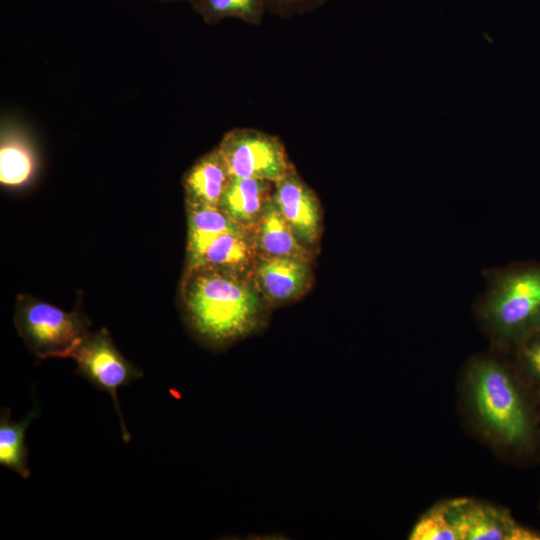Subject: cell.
<instances>
[{"instance_id":"obj_1","label":"cell","mask_w":540,"mask_h":540,"mask_svg":"<svg viewBox=\"0 0 540 540\" xmlns=\"http://www.w3.org/2000/svg\"><path fill=\"white\" fill-rule=\"evenodd\" d=\"M263 300L244 275L197 268L186 270L182 283L185 320L212 347L231 344L262 327Z\"/></svg>"},{"instance_id":"obj_2","label":"cell","mask_w":540,"mask_h":540,"mask_svg":"<svg viewBox=\"0 0 540 540\" xmlns=\"http://www.w3.org/2000/svg\"><path fill=\"white\" fill-rule=\"evenodd\" d=\"M464 391L481 432L494 444L513 447L531 434L527 406L508 367L493 355H480L467 365Z\"/></svg>"},{"instance_id":"obj_3","label":"cell","mask_w":540,"mask_h":540,"mask_svg":"<svg viewBox=\"0 0 540 540\" xmlns=\"http://www.w3.org/2000/svg\"><path fill=\"white\" fill-rule=\"evenodd\" d=\"M474 311L496 347L526 340L540 330V266L488 268Z\"/></svg>"},{"instance_id":"obj_4","label":"cell","mask_w":540,"mask_h":540,"mask_svg":"<svg viewBox=\"0 0 540 540\" xmlns=\"http://www.w3.org/2000/svg\"><path fill=\"white\" fill-rule=\"evenodd\" d=\"M14 323L29 351L44 360L70 358L88 336L90 321L78 311L66 312L37 298L19 295Z\"/></svg>"},{"instance_id":"obj_5","label":"cell","mask_w":540,"mask_h":540,"mask_svg":"<svg viewBox=\"0 0 540 540\" xmlns=\"http://www.w3.org/2000/svg\"><path fill=\"white\" fill-rule=\"evenodd\" d=\"M217 149L232 177L276 183L293 168L278 137L251 128L228 131Z\"/></svg>"},{"instance_id":"obj_6","label":"cell","mask_w":540,"mask_h":540,"mask_svg":"<svg viewBox=\"0 0 540 540\" xmlns=\"http://www.w3.org/2000/svg\"><path fill=\"white\" fill-rule=\"evenodd\" d=\"M70 358L76 362L78 374L98 389L110 394L118 415L122 438L125 442H129L131 435L120 410L117 391L120 387L142 377L141 370L120 353L105 328L89 333Z\"/></svg>"},{"instance_id":"obj_7","label":"cell","mask_w":540,"mask_h":540,"mask_svg":"<svg viewBox=\"0 0 540 540\" xmlns=\"http://www.w3.org/2000/svg\"><path fill=\"white\" fill-rule=\"evenodd\" d=\"M459 540H540L502 508L468 498L448 500Z\"/></svg>"},{"instance_id":"obj_8","label":"cell","mask_w":540,"mask_h":540,"mask_svg":"<svg viewBox=\"0 0 540 540\" xmlns=\"http://www.w3.org/2000/svg\"><path fill=\"white\" fill-rule=\"evenodd\" d=\"M273 198L296 239L308 249L321 234V207L313 190L298 176L294 167L274 183Z\"/></svg>"},{"instance_id":"obj_9","label":"cell","mask_w":540,"mask_h":540,"mask_svg":"<svg viewBox=\"0 0 540 540\" xmlns=\"http://www.w3.org/2000/svg\"><path fill=\"white\" fill-rule=\"evenodd\" d=\"M254 284L264 300L286 303L302 296L310 287V261L287 256L258 255L254 265Z\"/></svg>"},{"instance_id":"obj_10","label":"cell","mask_w":540,"mask_h":540,"mask_svg":"<svg viewBox=\"0 0 540 540\" xmlns=\"http://www.w3.org/2000/svg\"><path fill=\"white\" fill-rule=\"evenodd\" d=\"M257 258L253 233L227 232L211 240L187 269L207 268L247 276Z\"/></svg>"},{"instance_id":"obj_11","label":"cell","mask_w":540,"mask_h":540,"mask_svg":"<svg viewBox=\"0 0 540 540\" xmlns=\"http://www.w3.org/2000/svg\"><path fill=\"white\" fill-rule=\"evenodd\" d=\"M34 146L20 125L2 121L0 133V182L9 188H19L31 182L37 171Z\"/></svg>"},{"instance_id":"obj_12","label":"cell","mask_w":540,"mask_h":540,"mask_svg":"<svg viewBox=\"0 0 540 540\" xmlns=\"http://www.w3.org/2000/svg\"><path fill=\"white\" fill-rule=\"evenodd\" d=\"M231 176L215 147L186 171L182 184L186 206L218 207Z\"/></svg>"},{"instance_id":"obj_13","label":"cell","mask_w":540,"mask_h":540,"mask_svg":"<svg viewBox=\"0 0 540 540\" xmlns=\"http://www.w3.org/2000/svg\"><path fill=\"white\" fill-rule=\"evenodd\" d=\"M253 237L258 255L287 256L311 261L310 249L296 239L273 195L263 206Z\"/></svg>"},{"instance_id":"obj_14","label":"cell","mask_w":540,"mask_h":540,"mask_svg":"<svg viewBox=\"0 0 540 540\" xmlns=\"http://www.w3.org/2000/svg\"><path fill=\"white\" fill-rule=\"evenodd\" d=\"M272 193V182L232 177L218 207L237 225L253 233L263 206Z\"/></svg>"},{"instance_id":"obj_15","label":"cell","mask_w":540,"mask_h":540,"mask_svg":"<svg viewBox=\"0 0 540 540\" xmlns=\"http://www.w3.org/2000/svg\"><path fill=\"white\" fill-rule=\"evenodd\" d=\"M186 208L188 218L187 263L196 259L208 243L218 235L245 230L219 207L186 206Z\"/></svg>"},{"instance_id":"obj_16","label":"cell","mask_w":540,"mask_h":540,"mask_svg":"<svg viewBox=\"0 0 540 540\" xmlns=\"http://www.w3.org/2000/svg\"><path fill=\"white\" fill-rule=\"evenodd\" d=\"M10 415L9 408L1 409L0 464L28 479L31 470L28 464L29 450L25 444V433L32 420L38 416V410L33 409L21 421L12 420Z\"/></svg>"},{"instance_id":"obj_17","label":"cell","mask_w":540,"mask_h":540,"mask_svg":"<svg viewBox=\"0 0 540 540\" xmlns=\"http://www.w3.org/2000/svg\"><path fill=\"white\" fill-rule=\"evenodd\" d=\"M192 7L208 24L237 18L256 25L262 22L267 10L266 0H198Z\"/></svg>"},{"instance_id":"obj_18","label":"cell","mask_w":540,"mask_h":540,"mask_svg":"<svg viewBox=\"0 0 540 540\" xmlns=\"http://www.w3.org/2000/svg\"><path fill=\"white\" fill-rule=\"evenodd\" d=\"M411 540H459L452 522L448 501L434 505L415 523L410 534Z\"/></svg>"},{"instance_id":"obj_19","label":"cell","mask_w":540,"mask_h":540,"mask_svg":"<svg viewBox=\"0 0 540 540\" xmlns=\"http://www.w3.org/2000/svg\"><path fill=\"white\" fill-rule=\"evenodd\" d=\"M327 0H266L267 9L271 12L288 17L312 11L325 4Z\"/></svg>"},{"instance_id":"obj_20","label":"cell","mask_w":540,"mask_h":540,"mask_svg":"<svg viewBox=\"0 0 540 540\" xmlns=\"http://www.w3.org/2000/svg\"><path fill=\"white\" fill-rule=\"evenodd\" d=\"M520 359L526 370L540 380V338L525 343L520 352Z\"/></svg>"},{"instance_id":"obj_21","label":"cell","mask_w":540,"mask_h":540,"mask_svg":"<svg viewBox=\"0 0 540 540\" xmlns=\"http://www.w3.org/2000/svg\"><path fill=\"white\" fill-rule=\"evenodd\" d=\"M160 1H165V2H169V1H185V2H188L190 3L191 5H193L195 2H197L198 0H160Z\"/></svg>"}]
</instances>
